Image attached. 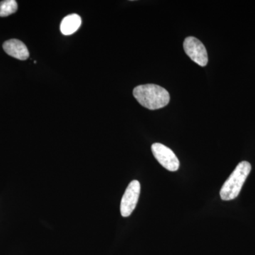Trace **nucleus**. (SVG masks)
<instances>
[{
    "instance_id": "1",
    "label": "nucleus",
    "mask_w": 255,
    "mask_h": 255,
    "mask_svg": "<svg viewBox=\"0 0 255 255\" xmlns=\"http://www.w3.org/2000/svg\"><path fill=\"white\" fill-rule=\"evenodd\" d=\"M132 93L140 105L150 110L163 108L170 100L169 92L165 89L153 84L139 85L134 88Z\"/></svg>"
},
{
    "instance_id": "2",
    "label": "nucleus",
    "mask_w": 255,
    "mask_h": 255,
    "mask_svg": "<svg viewBox=\"0 0 255 255\" xmlns=\"http://www.w3.org/2000/svg\"><path fill=\"white\" fill-rule=\"evenodd\" d=\"M251 169V164L247 161H243L238 164L221 188L220 196L222 200L231 201L238 197Z\"/></svg>"
},
{
    "instance_id": "3",
    "label": "nucleus",
    "mask_w": 255,
    "mask_h": 255,
    "mask_svg": "<svg viewBox=\"0 0 255 255\" xmlns=\"http://www.w3.org/2000/svg\"><path fill=\"white\" fill-rule=\"evenodd\" d=\"M140 194V184L137 180L132 181L126 189L121 201V214L123 217H128L136 207Z\"/></svg>"
},
{
    "instance_id": "4",
    "label": "nucleus",
    "mask_w": 255,
    "mask_h": 255,
    "mask_svg": "<svg viewBox=\"0 0 255 255\" xmlns=\"http://www.w3.org/2000/svg\"><path fill=\"white\" fill-rule=\"evenodd\" d=\"M152 154L159 163L167 170L175 172L179 167V161L173 151L161 143L152 144Z\"/></svg>"
},
{
    "instance_id": "5",
    "label": "nucleus",
    "mask_w": 255,
    "mask_h": 255,
    "mask_svg": "<svg viewBox=\"0 0 255 255\" xmlns=\"http://www.w3.org/2000/svg\"><path fill=\"white\" fill-rule=\"evenodd\" d=\"M184 49L186 54L191 60L200 65L206 66L208 63V53L205 46L195 37H187L184 42Z\"/></svg>"
},
{
    "instance_id": "6",
    "label": "nucleus",
    "mask_w": 255,
    "mask_h": 255,
    "mask_svg": "<svg viewBox=\"0 0 255 255\" xmlns=\"http://www.w3.org/2000/svg\"><path fill=\"white\" fill-rule=\"evenodd\" d=\"M3 49L10 56L20 60H27L29 57L27 47L22 41L18 39H11L5 41Z\"/></svg>"
},
{
    "instance_id": "7",
    "label": "nucleus",
    "mask_w": 255,
    "mask_h": 255,
    "mask_svg": "<svg viewBox=\"0 0 255 255\" xmlns=\"http://www.w3.org/2000/svg\"><path fill=\"white\" fill-rule=\"evenodd\" d=\"M81 17L78 14H73L65 16L60 23V31L65 36H70L75 33L81 26Z\"/></svg>"
},
{
    "instance_id": "8",
    "label": "nucleus",
    "mask_w": 255,
    "mask_h": 255,
    "mask_svg": "<svg viewBox=\"0 0 255 255\" xmlns=\"http://www.w3.org/2000/svg\"><path fill=\"white\" fill-rule=\"evenodd\" d=\"M18 4L15 0H4L0 1V16L6 17L17 11Z\"/></svg>"
}]
</instances>
